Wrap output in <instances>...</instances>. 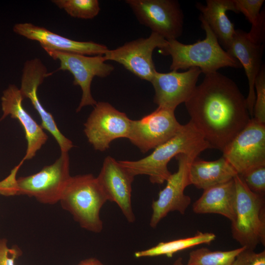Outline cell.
<instances>
[{"label": "cell", "instance_id": "obj_1", "mask_svg": "<svg viewBox=\"0 0 265 265\" xmlns=\"http://www.w3.org/2000/svg\"><path fill=\"white\" fill-rule=\"evenodd\" d=\"M185 104L190 121L211 148L222 152L251 119L237 84L217 71L205 74Z\"/></svg>", "mask_w": 265, "mask_h": 265}, {"label": "cell", "instance_id": "obj_2", "mask_svg": "<svg viewBox=\"0 0 265 265\" xmlns=\"http://www.w3.org/2000/svg\"><path fill=\"white\" fill-rule=\"evenodd\" d=\"M211 146L189 121L168 140L154 149L148 156L137 160H118L133 176L146 175L153 184L161 185L171 173L168 163L174 157L185 154L194 159Z\"/></svg>", "mask_w": 265, "mask_h": 265}, {"label": "cell", "instance_id": "obj_3", "mask_svg": "<svg viewBox=\"0 0 265 265\" xmlns=\"http://www.w3.org/2000/svg\"><path fill=\"white\" fill-rule=\"evenodd\" d=\"M19 169L15 167L0 182V194L9 196L26 195L45 204L59 202L71 177L68 153L61 152L55 162L34 174L16 178Z\"/></svg>", "mask_w": 265, "mask_h": 265}, {"label": "cell", "instance_id": "obj_4", "mask_svg": "<svg viewBox=\"0 0 265 265\" xmlns=\"http://www.w3.org/2000/svg\"><path fill=\"white\" fill-rule=\"evenodd\" d=\"M206 37L191 44L177 40H167L166 46L160 50L163 55H170L171 71L198 68L206 74L216 72L223 67L240 68L239 62L224 50L208 24L199 17Z\"/></svg>", "mask_w": 265, "mask_h": 265}, {"label": "cell", "instance_id": "obj_5", "mask_svg": "<svg viewBox=\"0 0 265 265\" xmlns=\"http://www.w3.org/2000/svg\"><path fill=\"white\" fill-rule=\"evenodd\" d=\"M107 201L97 177L87 174L71 176L59 202L82 228L98 233L103 227L100 212Z\"/></svg>", "mask_w": 265, "mask_h": 265}, {"label": "cell", "instance_id": "obj_6", "mask_svg": "<svg viewBox=\"0 0 265 265\" xmlns=\"http://www.w3.org/2000/svg\"><path fill=\"white\" fill-rule=\"evenodd\" d=\"M234 180L236 202L235 218L231 222L232 235L241 247L254 250L265 244V196L250 190L238 174Z\"/></svg>", "mask_w": 265, "mask_h": 265}, {"label": "cell", "instance_id": "obj_7", "mask_svg": "<svg viewBox=\"0 0 265 265\" xmlns=\"http://www.w3.org/2000/svg\"><path fill=\"white\" fill-rule=\"evenodd\" d=\"M140 24L166 40H177L183 33L184 16L175 0H126Z\"/></svg>", "mask_w": 265, "mask_h": 265}, {"label": "cell", "instance_id": "obj_8", "mask_svg": "<svg viewBox=\"0 0 265 265\" xmlns=\"http://www.w3.org/2000/svg\"><path fill=\"white\" fill-rule=\"evenodd\" d=\"M45 51L53 59L59 60L60 67L56 71L70 72L74 77L73 84L80 87L81 98L76 112H79L85 106H94L97 102L91 94L92 80L95 77L106 78L114 70V66L105 63L106 60L102 55L88 56L53 50Z\"/></svg>", "mask_w": 265, "mask_h": 265}, {"label": "cell", "instance_id": "obj_9", "mask_svg": "<svg viewBox=\"0 0 265 265\" xmlns=\"http://www.w3.org/2000/svg\"><path fill=\"white\" fill-rule=\"evenodd\" d=\"M84 123V132L94 149L101 152L109 148L116 139L128 138L132 120L110 104L99 102Z\"/></svg>", "mask_w": 265, "mask_h": 265}, {"label": "cell", "instance_id": "obj_10", "mask_svg": "<svg viewBox=\"0 0 265 265\" xmlns=\"http://www.w3.org/2000/svg\"><path fill=\"white\" fill-rule=\"evenodd\" d=\"M222 152L238 175L265 165V124L251 119Z\"/></svg>", "mask_w": 265, "mask_h": 265}, {"label": "cell", "instance_id": "obj_11", "mask_svg": "<svg viewBox=\"0 0 265 265\" xmlns=\"http://www.w3.org/2000/svg\"><path fill=\"white\" fill-rule=\"evenodd\" d=\"M167 43V40L162 36L152 32L147 38H139L108 50L104 57L106 61L118 62L139 79L150 82L157 71L153 60V51L157 48L163 49Z\"/></svg>", "mask_w": 265, "mask_h": 265}, {"label": "cell", "instance_id": "obj_12", "mask_svg": "<svg viewBox=\"0 0 265 265\" xmlns=\"http://www.w3.org/2000/svg\"><path fill=\"white\" fill-rule=\"evenodd\" d=\"M182 125L174 110L158 107L139 120H132L128 139L146 153L172 138Z\"/></svg>", "mask_w": 265, "mask_h": 265}, {"label": "cell", "instance_id": "obj_13", "mask_svg": "<svg viewBox=\"0 0 265 265\" xmlns=\"http://www.w3.org/2000/svg\"><path fill=\"white\" fill-rule=\"evenodd\" d=\"M175 158L178 161L177 171L171 173L166 181L165 187L159 191L158 199L152 203L150 225L153 228H156L171 212L177 211L184 214L191 203L190 197L184 192L186 187L190 185L189 169L194 159L183 154L177 155Z\"/></svg>", "mask_w": 265, "mask_h": 265}, {"label": "cell", "instance_id": "obj_14", "mask_svg": "<svg viewBox=\"0 0 265 265\" xmlns=\"http://www.w3.org/2000/svg\"><path fill=\"white\" fill-rule=\"evenodd\" d=\"M48 76L47 68L40 59L28 60L24 65L20 90L24 99L28 98L30 100L40 117L41 126L53 136L61 152L68 153L74 147L73 142L61 132L53 116L43 106L38 96V87Z\"/></svg>", "mask_w": 265, "mask_h": 265}, {"label": "cell", "instance_id": "obj_15", "mask_svg": "<svg viewBox=\"0 0 265 265\" xmlns=\"http://www.w3.org/2000/svg\"><path fill=\"white\" fill-rule=\"evenodd\" d=\"M201 73L198 68H191L183 72L157 71L150 81L155 90L154 103L158 107L175 111L191 95Z\"/></svg>", "mask_w": 265, "mask_h": 265}, {"label": "cell", "instance_id": "obj_16", "mask_svg": "<svg viewBox=\"0 0 265 265\" xmlns=\"http://www.w3.org/2000/svg\"><path fill=\"white\" fill-rule=\"evenodd\" d=\"M24 99L20 88L15 84H10L5 89L1 97V106L3 114L0 122L8 115L17 119L24 129L27 141L26 153L17 165L21 167L26 160L35 157L37 152L44 145L48 136L41 125L38 124L25 109L22 102Z\"/></svg>", "mask_w": 265, "mask_h": 265}, {"label": "cell", "instance_id": "obj_17", "mask_svg": "<svg viewBox=\"0 0 265 265\" xmlns=\"http://www.w3.org/2000/svg\"><path fill=\"white\" fill-rule=\"evenodd\" d=\"M133 176L111 156L106 157L97 177L107 201L115 203L130 223L135 220L131 202Z\"/></svg>", "mask_w": 265, "mask_h": 265}, {"label": "cell", "instance_id": "obj_18", "mask_svg": "<svg viewBox=\"0 0 265 265\" xmlns=\"http://www.w3.org/2000/svg\"><path fill=\"white\" fill-rule=\"evenodd\" d=\"M13 30L18 35L38 42L45 51L102 55L109 50L105 45L93 41L73 40L30 23H17L13 26Z\"/></svg>", "mask_w": 265, "mask_h": 265}, {"label": "cell", "instance_id": "obj_19", "mask_svg": "<svg viewBox=\"0 0 265 265\" xmlns=\"http://www.w3.org/2000/svg\"><path fill=\"white\" fill-rule=\"evenodd\" d=\"M264 44L253 41L248 33L236 29L233 38L226 51L236 58L244 69L248 80L249 91L246 98L248 110L253 118L256 94L255 82L262 65Z\"/></svg>", "mask_w": 265, "mask_h": 265}, {"label": "cell", "instance_id": "obj_20", "mask_svg": "<svg viewBox=\"0 0 265 265\" xmlns=\"http://www.w3.org/2000/svg\"><path fill=\"white\" fill-rule=\"evenodd\" d=\"M236 190L234 179L204 190L193 204L192 210L198 214L215 213L231 222L235 216Z\"/></svg>", "mask_w": 265, "mask_h": 265}, {"label": "cell", "instance_id": "obj_21", "mask_svg": "<svg viewBox=\"0 0 265 265\" xmlns=\"http://www.w3.org/2000/svg\"><path fill=\"white\" fill-rule=\"evenodd\" d=\"M200 16L208 24L219 43L226 51L235 33L234 24L226 15L228 11L236 13L233 0H207L206 4L197 3Z\"/></svg>", "mask_w": 265, "mask_h": 265}, {"label": "cell", "instance_id": "obj_22", "mask_svg": "<svg viewBox=\"0 0 265 265\" xmlns=\"http://www.w3.org/2000/svg\"><path fill=\"white\" fill-rule=\"evenodd\" d=\"M237 174L223 157L213 161L202 160L197 157L190 164L189 180L190 185L205 190L232 180Z\"/></svg>", "mask_w": 265, "mask_h": 265}, {"label": "cell", "instance_id": "obj_23", "mask_svg": "<svg viewBox=\"0 0 265 265\" xmlns=\"http://www.w3.org/2000/svg\"><path fill=\"white\" fill-rule=\"evenodd\" d=\"M216 238V235L210 232H197L194 236L168 241L160 242L147 249L136 251V258L166 256L172 257L175 253L201 244H209Z\"/></svg>", "mask_w": 265, "mask_h": 265}, {"label": "cell", "instance_id": "obj_24", "mask_svg": "<svg viewBox=\"0 0 265 265\" xmlns=\"http://www.w3.org/2000/svg\"><path fill=\"white\" fill-rule=\"evenodd\" d=\"M236 13H242L251 25L248 34L255 42H265V14L261 11L264 0H233Z\"/></svg>", "mask_w": 265, "mask_h": 265}, {"label": "cell", "instance_id": "obj_25", "mask_svg": "<svg viewBox=\"0 0 265 265\" xmlns=\"http://www.w3.org/2000/svg\"><path fill=\"white\" fill-rule=\"evenodd\" d=\"M245 247L227 251H212L206 247L189 253L186 265H232L236 256Z\"/></svg>", "mask_w": 265, "mask_h": 265}, {"label": "cell", "instance_id": "obj_26", "mask_svg": "<svg viewBox=\"0 0 265 265\" xmlns=\"http://www.w3.org/2000/svg\"><path fill=\"white\" fill-rule=\"evenodd\" d=\"M52 2L71 17L76 18L92 19L100 11L98 0H53Z\"/></svg>", "mask_w": 265, "mask_h": 265}, {"label": "cell", "instance_id": "obj_27", "mask_svg": "<svg viewBox=\"0 0 265 265\" xmlns=\"http://www.w3.org/2000/svg\"><path fill=\"white\" fill-rule=\"evenodd\" d=\"M256 95L253 107V118L265 124V67L263 64L255 82Z\"/></svg>", "mask_w": 265, "mask_h": 265}, {"label": "cell", "instance_id": "obj_28", "mask_svg": "<svg viewBox=\"0 0 265 265\" xmlns=\"http://www.w3.org/2000/svg\"><path fill=\"white\" fill-rule=\"evenodd\" d=\"M238 175L250 190L256 194L265 196V165L254 167Z\"/></svg>", "mask_w": 265, "mask_h": 265}, {"label": "cell", "instance_id": "obj_29", "mask_svg": "<svg viewBox=\"0 0 265 265\" xmlns=\"http://www.w3.org/2000/svg\"><path fill=\"white\" fill-rule=\"evenodd\" d=\"M232 265H265V251L257 253L245 248L236 256Z\"/></svg>", "mask_w": 265, "mask_h": 265}, {"label": "cell", "instance_id": "obj_30", "mask_svg": "<svg viewBox=\"0 0 265 265\" xmlns=\"http://www.w3.org/2000/svg\"><path fill=\"white\" fill-rule=\"evenodd\" d=\"M22 255L17 246L9 248L6 239H0V265H15V261Z\"/></svg>", "mask_w": 265, "mask_h": 265}, {"label": "cell", "instance_id": "obj_31", "mask_svg": "<svg viewBox=\"0 0 265 265\" xmlns=\"http://www.w3.org/2000/svg\"><path fill=\"white\" fill-rule=\"evenodd\" d=\"M76 265H104L100 261L95 258L82 260Z\"/></svg>", "mask_w": 265, "mask_h": 265}, {"label": "cell", "instance_id": "obj_32", "mask_svg": "<svg viewBox=\"0 0 265 265\" xmlns=\"http://www.w3.org/2000/svg\"><path fill=\"white\" fill-rule=\"evenodd\" d=\"M172 265H185L183 262V259L181 257L176 259Z\"/></svg>", "mask_w": 265, "mask_h": 265}]
</instances>
